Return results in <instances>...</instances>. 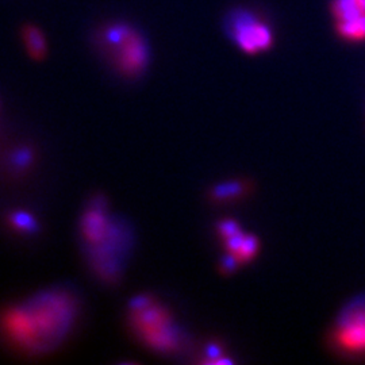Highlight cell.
<instances>
[{
  "mask_svg": "<svg viewBox=\"0 0 365 365\" xmlns=\"http://www.w3.org/2000/svg\"><path fill=\"white\" fill-rule=\"evenodd\" d=\"M78 312V298L71 291L46 289L0 314V334L21 352H49L68 336Z\"/></svg>",
  "mask_w": 365,
  "mask_h": 365,
  "instance_id": "6da1fadb",
  "label": "cell"
},
{
  "mask_svg": "<svg viewBox=\"0 0 365 365\" xmlns=\"http://www.w3.org/2000/svg\"><path fill=\"white\" fill-rule=\"evenodd\" d=\"M81 237L92 268L102 279L115 280L130 248V235L106 210L105 203L95 202L81 218Z\"/></svg>",
  "mask_w": 365,
  "mask_h": 365,
  "instance_id": "7a4b0ae2",
  "label": "cell"
},
{
  "mask_svg": "<svg viewBox=\"0 0 365 365\" xmlns=\"http://www.w3.org/2000/svg\"><path fill=\"white\" fill-rule=\"evenodd\" d=\"M129 314L134 333L153 351L173 353L182 345L176 324L155 300L148 297L133 300Z\"/></svg>",
  "mask_w": 365,
  "mask_h": 365,
  "instance_id": "3957f363",
  "label": "cell"
},
{
  "mask_svg": "<svg viewBox=\"0 0 365 365\" xmlns=\"http://www.w3.org/2000/svg\"><path fill=\"white\" fill-rule=\"evenodd\" d=\"M102 42L118 71L126 76L141 75L149 64V46L144 37L126 24H113L102 31Z\"/></svg>",
  "mask_w": 365,
  "mask_h": 365,
  "instance_id": "277c9868",
  "label": "cell"
},
{
  "mask_svg": "<svg viewBox=\"0 0 365 365\" xmlns=\"http://www.w3.org/2000/svg\"><path fill=\"white\" fill-rule=\"evenodd\" d=\"M227 31L235 45L248 54L267 52L274 45L272 29L248 10L232 13L227 19Z\"/></svg>",
  "mask_w": 365,
  "mask_h": 365,
  "instance_id": "5b68a950",
  "label": "cell"
},
{
  "mask_svg": "<svg viewBox=\"0 0 365 365\" xmlns=\"http://www.w3.org/2000/svg\"><path fill=\"white\" fill-rule=\"evenodd\" d=\"M333 337L342 352L365 354V297L353 299L341 312Z\"/></svg>",
  "mask_w": 365,
  "mask_h": 365,
  "instance_id": "8992f818",
  "label": "cell"
},
{
  "mask_svg": "<svg viewBox=\"0 0 365 365\" xmlns=\"http://www.w3.org/2000/svg\"><path fill=\"white\" fill-rule=\"evenodd\" d=\"M330 11L339 38L365 42V0H333Z\"/></svg>",
  "mask_w": 365,
  "mask_h": 365,
  "instance_id": "52a82bcc",
  "label": "cell"
},
{
  "mask_svg": "<svg viewBox=\"0 0 365 365\" xmlns=\"http://www.w3.org/2000/svg\"><path fill=\"white\" fill-rule=\"evenodd\" d=\"M25 43L27 51L34 58H41L46 52L45 38L36 27H27L25 30Z\"/></svg>",
  "mask_w": 365,
  "mask_h": 365,
  "instance_id": "ba28073f",
  "label": "cell"
},
{
  "mask_svg": "<svg viewBox=\"0 0 365 365\" xmlns=\"http://www.w3.org/2000/svg\"><path fill=\"white\" fill-rule=\"evenodd\" d=\"M259 247H260V244H259L257 237L245 235L240 248L237 249L233 255H235V259L240 261V264H244V262L252 260L256 256Z\"/></svg>",
  "mask_w": 365,
  "mask_h": 365,
  "instance_id": "9c48e42d",
  "label": "cell"
},
{
  "mask_svg": "<svg viewBox=\"0 0 365 365\" xmlns=\"http://www.w3.org/2000/svg\"><path fill=\"white\" fill-rule=\"evenodd\" d=\"M10 223L22 233H34L38 227L36 218L26 211H15L10 215Z\"/></svg>",
  "mask_w": 365,
  "mask_h": 365,
  "instance_id": "30bf717a",
  "label": "cell"
},
{
  "mask_svg": "<svg viewBox=\"0 0 365 365\" xmlns=\"http://www.w3.org/2000/svg\"><path fill=\"white\" fill-rule=\"evenodd\" d=\"M242 192V184L240 182H225V184H220L215 190H214V196L217 199H232L233 196L240 195Z\"/></svg>",
  "mask_w": 365,
  "mask_h": 365,
  "instance_id": "8fae6325",
  "label": "cell"
},
{
  "mask_svg": "<svg viewBox=\"0 0 365 365\" xmlns=\"http://www.w3.org/2000/svg\"><path fill=\"white\" fill-rule=\"evenodd\" d=\"M218 230H220V235H221L223 240L232 237V235H237L241 232L238 223L232 220H226V221H222L218 226Z\"/></svg>",
  "mask_w": 365,
  "mask_h": 365,
  "instance_id": "7c38bea8",
  "label": "cell"
},
{
  "mask_svg": "<svg viewBox=\"0 0 365 365\" xmlns=\"http://www.w3.org/2000/svg\"><path fill=\"white\" fill-rule=\"evenodd\" d=\"M31 161V153L29 150H18L14 156V164L19 168L26 167L27 164Z\"/></svg>",
  "mask_w": 365,
  "mask_h": 365,
  "instance_id": "4fadbf2b",
  "label": "cell"
}]
</instances>
